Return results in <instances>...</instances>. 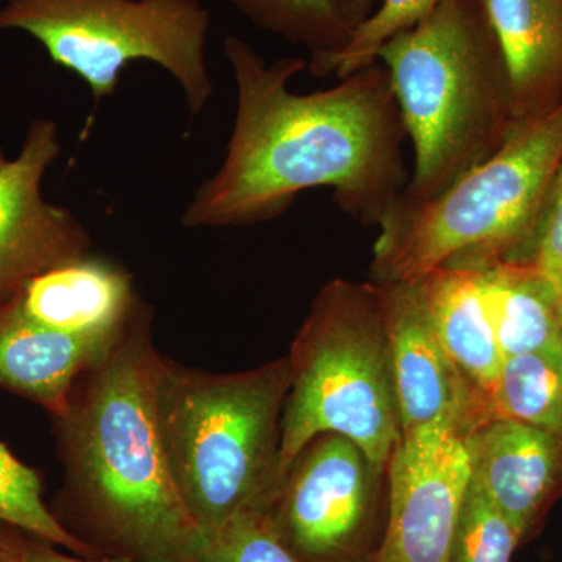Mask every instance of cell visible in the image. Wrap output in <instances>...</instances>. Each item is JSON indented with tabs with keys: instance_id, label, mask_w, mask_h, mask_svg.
<instances>
[{
	"instance_id": "cell-1",
	"label": "cell",
	"mask_w": 562,
	"mask_h": 562,
	"mask_svg": "<svg viewBox=\"0 0 562 562\" xmlns=\"http://www.w3.org/2000/svg\"><path fill=\"white\" fill-rule=\"evenodd\" d=\"M238 92L227 154L199 184L181 216L187 228L272 221L301 192L330 188L344 213L379 225L408 184L401 109L382 61L339 79L330 90L295 94L305 58L268 65L246 40L225 36Z\"/></svg>"
},
{
	"instance_id": "cell-2",
	"label": "cell",
	"mask_w": 562,
	"mask_h": 562,
	"mask_svg": "<svg viewBox=\"0 0 562 562\" xmlns=\"http://www.w3.org/2000/svg\"><path fill=\"white\" fill-rule=\"evenodd\" d=\"M150 312L80 376L58 419L74 494L99 535L136 562H205V536L173 483L158 427Z\"/></svg>"
},
{
	"instance_id": "cell-3",
	"label": "cell",
	"mask_w": 562,
	"mask_h": 562,
	"mask_svg": "<svg viewBox=\"0 0 562 562\" xmlns=\"http://www.w3.org/2000/svg\"><path fill=\"white\" fill-rule=\"evenodd\" d=\"M414 168L401 201L438 198L516 131L512 81L482 0H441L380 47Z\"/></svg>"
},
{
	"instance_id": "cell-4",
	"label": "cell",
	"mask_w": 562,
	"mask_h": 562,
	"mask_svg": "<svg viewBox=\"0 0 562 562\" xmlns=\"http://www.w3.org/2000/svg\"><path fill=\"white\" fill-rule=\"evenodd\" d=\"M290 382L286 357L232 373L162 357L158 427L173 483L203 536L244 514L272 513L283 484L281 416Z\"/></svg>"
},
{
	"instance_id": "cell-5",
	"label": "cell",
	"mask_w": 562,
	"mask_h": 562,
	"mask_svg": "<svg viewBox=\"0 0 562 562\" xmlns=\"http://www.w3.org/2000/svg\"><path fill=\"white\" fill-rule=\"evenodd\" d=\"M281 416L280 469L317 436L357 443L376 475L402 439L390 333L379 283L335 279L322 286L292 342Z\"/></svg>"
},
{
	"instance_id": "cell-6",
	"label": "cell",
	"mask_w": 562,
	"mask_h": 562,
	"mask_svg": "<svg viewBox=\"0 0 562 562\" xmlns=\"http://www.w3.org/2000/svg\"><path fill=\"white\" fill-rule=\"evenodd\" d=\"M562 157V105L520 125L492 157L438 198L397 199L380 221L372 281L419 279L438 268L479 269L522 238Z\"/></svg>"
},
{
	"instance_id": "cell-7",
	"label": "cell",
	"mask_w": 562,
	"mask_h": 562,
	"mask_svg": "<svg viewBox=\"0 0 562 562\" xmlns=\"http://www.w3.org/2000/svg\"><path fill=\"white\" fill-rule=\"evenodd\" d=\"M210 11L201 0H9L0 32L21 31L43 44L50 60L90 87L94 110L120 87L135 61L161 66L180 85L191 117L213 98L205 44Z\"/></svg>"
},
{
	"instance_id": "cell-8",
	"label": "cell",
	"mask_w": 562,
	"mask_h": 562,
	"mask_svg": "<svg viewBox=\"0 0 562 562\" xmlns=\"http://www.w3.org/2000/svg\"><path fill=\"white\" fill-rule=\"evenodd\" d=\"M379 479L344 436L313 439L288 469L271 517L301 562H366Z\"/></svg>"
},
{
	"instance_id": "cell-9",
	"label": "cell",
	"mask_w": 562,
	"mask_h": 562,
	"mask_svg": "<svg viewBox=\"0 0 562 562\" xmlns=\"http://www.w3.org/2000/svg\"><path fill=\"white\" fill-rule=\"evenodd\" d=\"M390 519L366 562H450L471 483L461 430L432 424L402 436L386 468Z\"/></svg>"
},
{
	"instance_id": "cell-10",
	"label": "cell",
	"mask_w": 562,
	"mask_h": 562,
	"mask_svg": "<svg viewBox=\"0 0 562 562\" xmlns=\"http://www.w3.org/2000/svg\"><path fill=\"white\" fill-rule=\"evenodd\" d=\"M61 150L57 122L41 117L0 171V308L41 273L90 254V233L79 217L41 191Z\"/></svg>"
},
{
	"instance_id": "cell-11",
	"label": "cell",
	"mask_w": 562,
	"mask_h": 562,
	"mask_svg": "<svg viewBox=\"0 0 562 562\" xmlns=\"http://www.w3.org/2000/svg\"><path fill=\"white\" fill-rule=\"evenodd\" d=\"M379 284L402 436L432 424L453 425L464 435L473 425L490 419L443 349L420 279Z\"/></svg>"
},
{
	"instance_id": "cell-12",
	"label": "cell",
	"mask_w": 562,
	"mask_h": 562,
	"mask_svg": "<svg viewBox=\"0 0 562 562\" xmlns=\"http://www.w3.org/2000/svg\"><path fill=\"white\" fill-rule=\"evenodd\" d=\"M471 482L524 541L562 487V442L508 417H490L462 435Z\"/></svg>"
},
{
	"instance_id": "cell-13",
	"label": "cell",
	"mask_w": 562,
	"mask_h": 562,
	"mask_svg": "<svg viewBox=\"0 0 562 562\" xmlns=\"http://www.w3.org/2000/svg\"><path fill=\"white\" fill-rule=\"evenodd\" d=\"M44 330L91 338L122 335L140 306L131 273L91 254L33 279L10 302Z\"/></svg>"
},
{
	"instance_id": "cell-14",
	"label": "cell",
	"mask_w": 562,
	"mask_h": 562,
	"mask_svg": "<svg viewBox=\"0 0 562 562\" xmlns=\"http://www.w3.org/2000/svg\"><path fill=\"white\" fill-rule=\"evenodd\" d=\"M512 81L516 127L562 105V0H482Z\"/></svg>"
},
{
	"instance_id": "cell-15",
	"label": "cell",
	"mask_w": 562,
	"mask_h": 562,
	"mask_svg": "<svg viewBox=\"0 0 562 562\" xmlns=\"http://www.w3.org/2000/svg\"><path fill=\"white\" fill-rule=\"evenodd\" d=\"M121 336L91 338L44 330L22 319L7 303L0 308V387L38 403L60 419L68 413L80 376Z\"/></svg>"
},
{
	"instance_id": "cell-16",
	"label": "cell",
	"mask_w": 562,
	"mask_h": 562,
	"mask_svg": "<svg viewBox=\"0 0 562 562\" xmlns=\"http://www.w3.org/2000/svg\"><path fill=\"white\" fill-rule=\"evenodd\" d=\"M443 349L486 417L501 379L503 355L495 339L482 277L475 269L438 268L419 277Z\"/></svg>"
},
{
	"instance_id": "cell-17",
	"label": "cell",
	"mask_w": 562,
	"mask_h": 562,
	"mask_svg": "<svg viewBox=\"0 0 562 562\" xmlns=\"http://www.w3.org/2000/svg\"><path fill=\"white\" fill-rule=\"evenodd\" d=\"M475 271L503 360L562 341L561 295L541 271L503 261Z\"/></svg>"
},
{
	"instance_id": "cell-18",
	"label": "cell",
	"mask_w": 562,
	"mask_h": 562,
	"mask_svg": "<svg viewBox=\"0 0 562 562\" xmlns=\"http://www.w3.org/2000/svg\"><path fill=\"white\" fill-rule=\"evenodd\" d=\"M262 31L308 50L313 77H327L333 58L338 57L355 27L342 0H227Z\"/></svg>"
},
{
	"instance_id": "cell-19",
	"label": "cell",
	"mask_w": 562,
	"mask_h": 562,
	"mask_svg": "<svg viewBox=\"0 0 562 562\" xmlns=\"http://www.w3.org/2000/svg\"><path fill=\"white\" fill-rule=\"evenodd\" d=\"M492 413L549 432L562 442V341L505 358Z\"/></svg>"
},
{
	"instance_id": "cell-20",
	"label": "cell",
	"mask_w": 562,
	"mask_h": 562,
	"mask_svg": "<svg viewBox=\"0 0 562 562\" xmlns=\"http://www.w3.org/2000/svg\"><path fill=\"white\" fill-rule=\"evenodd\" d=\"M0 522L13 525L76 557L92 558L94 549L66 530L43 501L38 473L0 442Z\"/></svg>"
},
{
	"instance_id": "cell-21",
	"label": "cell",
	"mask_w": 562,
	"mask_h": 562,
	"mask_svg": "<svg viewBox=\"0 0 562 562\" xmlns=\"http://www.w3.org/2000/svg\"><path fill=\"white\" fill-rule=\"evenodd\" d=\"M520 542L508 519L475 483H469L450 562H512Z\"/></svg>"
},
{
	"instance_id": "cell-22",
	"label": "cell",
	"mask_w": 562,
	"mask_h": 562,
	"mask_svg": "<svg viewBox=\"0 0 562 562\" xmlns=\"http://www.w3.org/2000/svg\"><path fill=\"white\" fill-rule=\"evenodd\" d=\"M441 0H382L375 11L355 29L346 49L333 58L327 77L338 79L376 61L380 47L427 16Z\"/></svg>"
},
{
	"instance_id": "cell-23",
	"label": "cell",
	"mask_w": 562,
	"mask_h": 562,
	"mask_svg": "<svg viewBox=\"0 0 562 562\" xmlns=\"http://www.w3.org/2000/svg\"><path fill=\"white\" fill-rule=\"evenodd\" d=\"M498 261L538 269L547 279L562 272V157L522 238Z\"/></svg>"
},
{
	"instance_id": "cell-24",
	"label": "cell",
	"mask_w": 562,
	"mask_h": 562,
	"mask_svg": "<svg viewBox=\"0 0 562 562\" xmlns=\"http://www.w3.org/2000/svg\"><path fill=\"white\" fill-rule=\"evenodd\" d=\"M205 562L301 561L281 539L271 513H254L205 536Z\"/></svg>"
},
{
	"instance_id": "cell-25",
	"label": "cell",
	"mask_w": 562,
	"mask_h": 562,
	"mask_svg": "<svg viewBox=\"0 0 562 562\" xmlns=\"http://www.w3.org/2000/svg\"><path fill=\"white\" fill-rule=\"evenodd\" d=\"M22 561L24 562H136L127 558H110V560H94V558L76 557L57 552L46 546H20Z\"/></svg>"
},
{
	"instance_id": "cell-26",
	"label": "cell",
	"mask_w": 562,
	"mask_h": 562,
	"mask_svg": "<svg viewBox=\"0 0 562 562\" xmlns=\"http://www.w3.org/2000/svg\"><path fill=\"white\" fill-rule=\"evenodd\" d=\"M382 0H342L344 10L349 18L353 27L357 29L361 22L368 20L369 16L380 5Z\"/></svg>"
},
{
	"instance_id": "cell-27",
	"label": "cell",
	"mask_w": 562,
	"mask_h": 562,
	"mask_svg": "<svg viewBox=\"0 0 562 562\" xmlns=\"http://www.w3.org/2000/svg\"><path fill=\"white\" fill-rule=\"evenodd\" d=\"M0 562H24L22 561L20 546L9 541L3 542L2 558Z\"/></svg>"
},
{
	"instance_id": "cell-28",
	"label": "cell",
	"mask_w": 562,
	"mask_h": 562,
	"mask_svg": "<svg viewBox=\"0 0 562 562\" xmlns=\"http://www.w3.org/2000/svg\"><path fill=\"white\" fill-rule=\"evenodd\" d=\"M552 281L553 286L557 288L558 294L562 295V272L560 276L553 277V279H549Z\"/></svg>"
},
{
	"instance_id": "cell-29",
	"label": "cell",
	"mask_w": 562,
	"mask_h": 562,
	"mask_svg": "<svg viewBox=\"0 0 562 562\" xmlns=\"http://www.w3.org/2000/svg\"><path fill=\"white\" fill-rule=\"evenodd\" d=\"M7 162H9V160H7L5 155H3L2 147H0V171L5 168Z\"/></svg>"
},
{
	"instance_id": "cell-30",
	"label": "cell",
	"mask_w": 562,
	"mask_h": 562,
	"mask_svg": "<svg viewBox=\"0 0 562 562\" xmlns=\"http://www.w3.org/2000/svg\"><path fill=\"white\" fill-rule=\"evenodd\" d=\"M3 542H5V539L0 538V558H2Z\"/></svg>"
},
{
	"instance_id": "cell-31",
	"label": "cell",
	"mask_w": 562,
	"mask_h": 562,
	"mask_svg": "<svg viewBox=\"0 0 562 562\" xmlns=\"http://www.w3.org/2000/svg\"><path fill=\"white\" fill-rule=\"evenodd\" d=\"M560 316H561V321H562V295L560 299Z\"/></svg>"
}]
</instances>
